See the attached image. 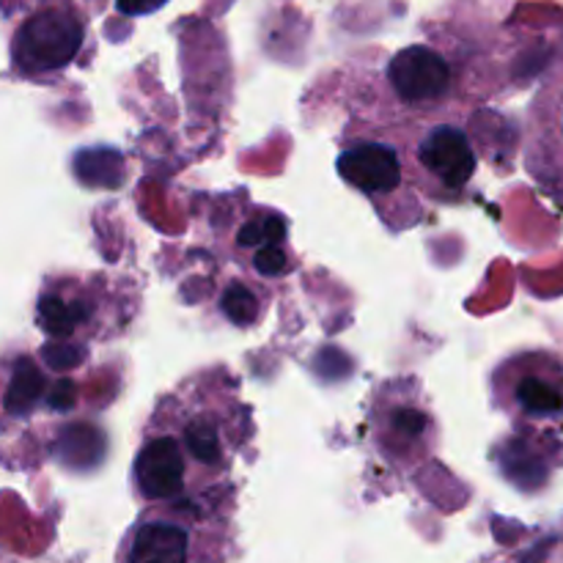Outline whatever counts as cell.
<instances>
[{"instance_id": "cell-1", "label": "cell", "mask_w": 563, "mask_h": 563, "mask_svg": "<svg viewBox=\"0 0 563 563\" xmlns=\"http://www.w3.org/2000/svg\"><path fill=\"white\" fill-rule=\"evenodd\" d=\"M256 434L253 410L229 366L187 374L154 401L132 462L143 506L196 504L234 489V462Z\"/></svg>"}, {"instance_id": "cell-3", "label": "cell", "mask_w": 563, "mask_h": 563, "mask_svg": "<svg viewBox=\"0 0 563 563\" xmlns=\"http://www.w3.org/2000/svg\"><path fill=\"white\" fill-rule=\"evenodd\" d=\"M341 179L368 198L385 225L405 231L421 223L427 207L412 190L410 159L394 124L377 119H352L344 126L339 159Z\"/></svg>"}, {"instance_id": "cell-6", "label": "cell", "mask_w": 563, "mask_h": 563, "mask_svg": "<svg viewBox=\"0 0 563 563\" xmlns=\"http://www.w3.org/2000/svg\"><path fill=\"white\" fill-rule=\"evenodd\" d=\"M113 295L102 275L66 278L60 286H47L38 297L36 322L58 350L82 352L88 341L108 339V324H121L113 317Z\"/></svg>"}, {"instance_id": "cell-11", "label": "cell", "mask_w": 563, "mask_h": 563, "mask_svg": "<svg viewBox=\"0 0 563 563\" xmlns=\"http://www.w3.org/2000/svg\"><path fill=\"white\" fill-rule=\"evenodd\" d=\"M165 0H119V9L124 14H146V11L159 9Z\"/></svg>"}, {"instance_id": "cell-7", "label": "cell", "mask_w": 563, "mask_h": 563, "mask_svg": "<svg viewBox=\"0 0 563 563\" xmlns=\"http://www.w3.org/2000/svg\"><path fill=\"white\" fill-rule=\"evenodd\" d=\"M493 401L511 421L544 427L563 418V363L550 352H517L489 379Z\"/></svg>"}, {"instance_id": "cell-8", "label": "cell", "mask_w": 563, "mask_h": 563, "mask_svg": "<svg viewBox=\"0 0 563 563\" xmlns=\"http://www.w3.org/2000/svg\"><path fill=\"white\" fill-rule=\"evenodd\" d=\"M522 159L539 192L563 207V64L544 77L531 99Z\"/></svg>"}, {"instance_id": "cell-5", "label": "cell", "mask_w": 563, "mask_h": 563, "mask_svg": "<svg viewBox=\"0 0 563 563\" xmlns=\"http://www.w3.org/2000/svg\"><path fill=\"white\" fill-rule=\"evenodd\" d=\"M368 432L374 449L401 473L416 471L432 456L438 449V421L416 377L388 379L379 385L368 407Z\"/></svg>"}, {"instance_id": "cell-4", "label": "cell", "mask_w": 563, "mask_h": 563, "mask_svg": "<svg viewBox=\"0 0 563 563\" xmlns=\"http://www.w3.org/2000/svg\"><path fill=\"white\" fill-rule=\"evenodd\" d=\"M385 121L405 141L416 196L438 203H454L465 196L478 168V146L467 130V119L443 121Z\"/></svg>"}, {"instance_id": "cell-9", "label": "cell", "mask_w": 563, "mask_h": 563, "mask_svg": "<svg viewBox=\"0 0 563 563\" xmlns=\"http://www.w3.org/2000/svg\"><path fill=\"white\" fill-rule=\"evenodd\" d=\"M82 44V25L64 9H44L20 25L14 36V64L22 75H47L71 64Z\"/></svg>"}, {"instance_id": "cell-2", "label": "cell", "mask_w": 563, "mask_h": 563, "mask_svg": "<svg viewBox=\"0 0 563 563\" xmlns=\"http://www.w3.org/2000/svg\"><path fill=\"white\" fill-rule=\"evenodd\" d=\"M236 487L196 504L143 506L115 550V563H223L231 555Z\"/></svg>"}, {"instance_id": "cell-10", "label": "cell", "mask_w": 563, "mask_h": 563, "mask_svg": "<svg viewBox=\"0 0 563 563\" xmlns=\"http://www.w3.org/2000/svg\"><path fill=\"white\" fill-rule=\"evenodd\" d=\"M38 390H42V377L36 374V368L27 361H16L14 377H11L9 385V396H5V410L11 416L27 412L33 407V401H36Z\"/></svg>"}]
</instances>
